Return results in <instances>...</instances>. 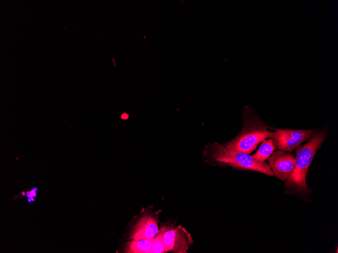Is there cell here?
<instances>
[{
    "instance_id": "1",
    "label": "cell",
    "mask_w": 338,
    "mask_h": 253,
    "mask_svg": "<svg viewBox=\"0 0 338 253\" xmlns=\"http://www.w3.org/2000/svg\"><path fill=\"white\" fill-rule=\"evenodd\" d=\"M203 159L205 162L213 165L230 166L238 170L256 171L268 176H274L269 165L265 162H259L249 154L229 149L217 142L209 143L205 145Z\"/></svg>"
},
{
    "instance_id": "2",
    "label": "cell",
    "mask_w": 338,
    "mask_h": 253,
    "mask_svg": "<svg viewBox=\"0 0 338 253\" xmlns=\"http://www.w3.org/2000/svg\"><path fill=\"white\" fill-rule=\"evenodd\" d=\"M326 133V129L316 132L306 144L297 148L294 167L285 184L288 191L302 196L310 193V189L306 183L308 170Z\"/></svg>"
},
{
    "instance_id": "3",
    "label": "cell",
    "mask_w": 338,
    "mask_h": 253,
    "mask_svg": "<svg viewBox=\"0 0 338 253\" xmlns=\"http://www.w3.org/2000/svg\"><path fill=\"white\" fill-rule=\"evenodd\" d=\"M268 128L257 116L245 114L240 132L224 145L231 150L250 154L260 142L271 137L273 132L269 131Z\"/></svg>"
},
{
    "instance_id": "4",
    "label": "cell",
    "mask_w": 338,
    "mask_h": 253,
    "mask_svg": "<svg viewBox=\"0 0 338 253\" xmlns=\"http://www.w3.org/2000/svg\"><path fill=\"white\" fill-rule=\"evenodd\" d=\"M159 212L153 211L152 207L143 208L132 220L128 232L131 239H151L159 232Z\"/></svg>"
},
{
    "instance_id": "5",
    "label": "cell",
    "mask_w": 338,
    "mask_h": 253,
    "mask_svg": "<svg viewBox=\"0 0 338 253\" xmlns=\"http://www.w3.org/2000/svg\"><path fill=\"white\" fill-rule=\"evenodd\" d=\"M164 242L166 251L186 253L193 243L191 234L182 226L169 220L162 223L159 228Z\"/></svg>"
},
{
    "instance_id": "6",
    "label": "cell",
    "mask_w": 338,
    "mask_h": 253,
    "mask_svg": "<svg viewBox=\"0 0 338 253\" xmlns=\"http://www.w3.org/2000/svg\"><path fill=\"white\" fill-rule=\"evenodd\" d=\"M271 138L275 148L290 152L297 148L303 142L311 138L316 133L314 130L276 129Z\"/></svg>"
},
{
    "instance_id": "7",
    "label": "cell",
    "mask_w": 338,
    "mask_h": 253,
    "mask_svg": "<svg viewBox=\"0 0 338 253\" xmlns=\"http://www.w3.org/2000/svg\"><path fill=\"white\" fill-rule=\"evenodd\" d=\"M269 162L274 176L282 181H286L293 170L295 158L289 152L278 150L271 154Z\"/></svg>"
},
{
    "instance_id": "8",
    "label": "cell",
    "mask_w": 338,
    "mask_h": 253,
    "mask_svg": "<svg viewBox=\"0 0 338 253\" xmlns=\"http://www.w3.org/2000/svg\"><path fill=\"white\" fill-rule=\"evenodd\" d=\"M151 239H131L124 244L123 252L149 253Z\"/></svg>"
},
{
    "instance_id": "9",
    "label": "cell",
    "mask_w": 338,
    "mask_h": 253,
    "mask_svg": "<svg viewBox=\"0 0 338 253\" xmlns=\"http://www.w3.org/2000/svg\"><path fill=\"white\" fill-rule=\"evenodd\" d=\"M275 149V147L272 138L267 140L265 139L262 141V143L257 151L251 156L256 161L263 162L269 159Z\"/></svg>"
},
{
    "instance_id": "10",
    "label": "cell",
    "mask_w": 338,
    "mask_h": 253,
    "mask_svg": "<svg viewBox=\"0 0 338 253\" xmlns=\"http://www.w3.org/2000/svg\"><path fill=\"white\" fill-rule=\"evenodd\" d=\"M166 252L161 233H158L151 239V246L149 253Z\"/></svg>"
},
{
    "instance_id": "11",
    "label": "cell",
    "mask_w": 338,
    "mask_h": 253,
    "mask_svg": "<svg viewBox=\"0 0 338 253\" xmlns=\"http://www.w3.org/2000/svg\"><path fill=\"white\" fill-rule=\"evenodd\" d=\"M121 118L122 119H127L129 118V116L127 114L124 113L121 115Z\"/></svg>"
}]
</instances>
